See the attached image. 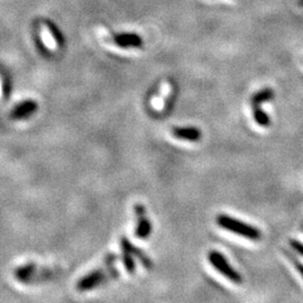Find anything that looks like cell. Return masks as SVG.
<instances>
[{"label":"cell","mask_w":303,"mask_h":303,"mask_svg":"<svg viewBox=\"0 0 303 303\" xmlns=\"http://www.w3.org/2000/svg\"><path fill=\"white\" fill-rule=\"evenodd\" d=\"M115 43L122 47H142L143 38L135 33H125L115 35Z\"/></svg>","instance_id":"obj_8"},{"label":"cell","mask_w":303,"mask_h":303,"mask_svg":"<svg viewBox=\"0 0 303 303\" xmlns=\"http://www.w3.org/2000/svg\"><path fill=\"white\" fill-rule=\"evenodd\" d=\"M208 260H209V263L215 267L219 273H221L226 278H228L229 281L235 284H240L243 282L241 275L231 267V265L228 263V260L226 259V257L221 253H219L217 251L209 252V254H208Z\"/></svg>","instance_id":"obj_3"},{"label":"cell","mask_w":303,"mask_h":303,"mask_svg":"<svg viewBox=\"0 0 303 303\" xmlns=\"http://www.w3.org/2000/svg\"><path fill=\"white\" fill-rule=\"evenodd\" d=\"M35 272H36V264L28 263L23 266H19L18 269L15 271V277L18 278L19 281H29L34 276Z\"/></svg>","instance_id":"obj_10"},{"label":"cell","mask_w":303,"mask_h":303,"mask_svg":"<svg viewBox=\"0 0 303 303\" xmlns=\"http://www.w3.org/2000/svg\"><path fill=\"white\" fill-rule=\"evenodd\" d=\"M290 246L292 247L293 251L299 253L301 256H303V244L296 239H291L290 240Z\"/></svg>","instance_id":"obj_15"},{"label":"cell","mask_w":303,"mask_h":303,"mask_svg":"<svg viewBox=\"0 0 303 303\" xmlns=\"http://www.w3.org/2000/svg\"><path fill=\"white\" fill-rule=\"evenodd\" d=\"M253 118L254 120L257 123L258 126L264 127V128L270 127L271 118L262 108H259V106L253 107Z\"/></svg>","instance_id":"obj_11"},{"label":"cell","mask_w":303,"mask_h":303,"mask_svg":"<svg viewBox=\"0 0 303 303\" xmlns=\"http://www.w3.org/2000/svg\"><path fill=\"white\" fill-rule=\"evenodd\" d=\"M274 90L271 88H264L262 90H259L258 92L254 93L253 97L251 99V104L253 107H256L262 105L264 103H267V101L272 100L274 98Z\"/></svg>","instance_id":"obj_9"},{"label":"cell","mask_w":303,"mask_h":303,"mask_svg":"<svg viewBox=\"0 0 303 303\" xmlns=\"http://www.w3.org/2000/svg\"><path fill=\"white\" fill-rule=\"evenodd\" d=\"M47 27H49L50 33L52 34L53 38L55 39L56 44H57V45H60V46H62L64 41H63V36H62V34H61V32H60V29H58L53 23H47Z\"/></svg>","instance_id":"obj_13"},{"label":"cell","mask_w":303,"mask_h":303,"mask_svg":"<svg viewBox=\"0 0 303 303\" xmlns=\"http://www.w3.org/2000/svg\"><path fill=\"white\" fill-rule=\"evenodd\" d=\"M38 108V104L34 100H26L17 105L13 111L10 112V117L14 119H25L31 117Z\"/></svg>","instance_id":"obj_5"},{"label":"cell","mask_w":303,"mask_h":303,"mask_svg":"<svg viewBox=\"0 0 303 303\" xmlns=\"http://www.w3.org/2000/svg\"><path fill=\"white\" fill-rule=\"evenodd\" d=\"M216 221L219 227L228 230L230 233L245 237V238L255 240V241H257L262 238V233H260V230L258 228L248 224H245L236 218L229 217L227 215H219L216 218Z\"/></svg>","instance_id":"obj_1"},{"label":"cell","mask_w":303,"mask_h":303,"mask_svg":"<svg viewBox=\"0 0 303 303\" xmlns=\"http://www.w3.org/2000/svg\"><path fill=\"white\" fill-rule=\"evenodd\" d=\"M133 257H134L133 254H130L128 251H126V249H124L122 259H123L125 269H126V271L129 273V274H133V273H135V270H136L135 260H134Z\"/></svg>","instance_id":"obj_12"},{"label":"cell","mask_w":303,"mask_h":303,"mask_svg":"<svg viewBox=\"0 0 303 303\" xmlns=\"http://www.w3.org/2000/svg\"><path fill=\"white\" fill-rule=\"evenodd\" d=\"M287 255H288V257L290 258L291 262L293 263V265H294V267L296 269V271H298L300 273L302 278H303V263H301L299 259H296V257H294L293 255H290L288 253H287Z\"/></svg>","instance_id":"obj_14"},{"label":"cell","mask_w":303,"mask_h":303,"mask_svg":"<svg viewBox=\"0 0 303 303\" xmlns=\"http://www.w3.org/2000/svg\"><path fill=\"white\" fill-rule=\"evenodd\" d=\"M174 137L190 142H198L202 137L201 130L197 127H174L172 129Z\"/></svg>","instance_id":"obj_7"},{"label":"cell","mask_w":303,"mask_h":303,"mask_svg":"<svg viewBox=\"0 0 303 303\" xmlns=\"http://www.w3.org/2000/svg\"><path fill=\"white\" fill-rule=\"evenodd\" d=\"M134 210L136 217H137V227L135 230V236L140 239H146L151 235L152 224L150 219L146 217L145 207L142 204H136Z\"/></svg>","instance_id":"obj_4"},{"label":"cell","mask_w":303,"mask_h":303,"mask_svg":"<svg viewBox=\"0 0 303 303\" xmlns=\"http://www.w3.org/2000/svg\"><path fill=\"white\" fill-rule=\"evenodd\" d=\"M120 245H122V247H123V249H126V251H128L130 254H133V256H135V257H137L140 262H142V264L144 265V267L145 269H147V270H151L152 267H153V263H152V260H151V258L147 256V255L143 252V251H140L139 248H137L136 246H134L132 243H130L126 237H123V238L120 239Z\"/></svg>","instance_id":"obj_6"},{"label":"cell","mask_w":303,"mask_h":303,"mask_svg":"<svg viewBox=\"0 0 303 303\" xmlns=\"http://www.w3.org/2000/svg\"><path fill=\"white\" fill-rule=\"evenodd\" d=\"M117 258H118V256L115 254L109 255V256L105 259L103 267H100V269L89 273L88 275L82 277L81 280L76 283V289H78L79 291H88V290L97 288L101 284H104L106 271L108 270L109 267L112 266V263L116 262Z\"/></svg>","instance_id":"obj_2"}]
</instances>
